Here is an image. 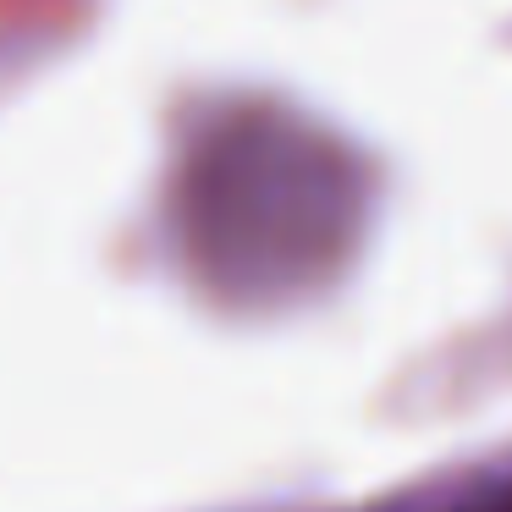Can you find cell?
I'll use <instances>...</instances> for the list:
<instances>
[]
</instances>
